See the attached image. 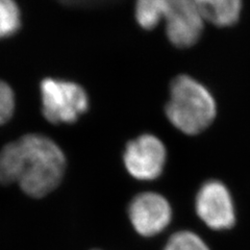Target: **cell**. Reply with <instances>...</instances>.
Masks as SVG:
<instances>
[{"label": "cell", "mask_w": 250, "mask_h": 250, "mask_svg": "<svg viewBox=\"0 0 250 250\" xmlns=\"http://www.w3.org/2000/svg\"><path fill=\"white\" fill-rule=\"evenodd\" d=\"M165 113L176 129L188 136H196L214 122L217 104L205 84L190 75L181 74L170 83Z\"/></svg>", "instance_id": "3957f363"}, {"label": "cell", "mask_w": 250, "mask_h": 250, "mask_svg": "<svg viewBox=\"0 0 250 250\" xmlns=\"http://www.w3.org/2000/svg\"><path fill=\"white\" fill-rule=\"evenodd\" d=\"M21 26V12L15 0H0V39L10 38Z\"/></svg>", "instance_id": "9c48e42d"}, {"label": "cell", "mask_w": 250, "mask_h": 250, "mask_svg": "<svg viewBox=\"0 0 250 250\" xmlns=\"http://www.w3.org/2000/svg\"><path fill=\"white\" fill-rule=\"evenodd\" d=\"M163 250H209V248L197 233L181 230L172 234Z\"/></svg>", "instance_id": "30bf717a"}, {"label": "cell", "mask_w": 250, "mask_h": 250, "mask_svg": "<svg viewBox=\"0 0 250 250\" xmlns=\"http://www.w3.org/2000/svg\"><path fill=\"white\" fill-rule=\"evenodd\" d=\"M135 18L145 30L165 22L168 40L177 48L194 46L205 28V20L194 0H136Z\"/></svg>", "instance_id": "7a4b0ae2"}, {"label": "cell", "mask_w": 250, "mask_h": 250, "mask_svg": "<svg viewBox=\"0 0 250 250\" xmlns=\"http://www.w3.org/2000/svg\"><path fill=\"white\" fill-rule=\"evenodd\" d=\"M16 107L15 93L11 85L0 81V125L5 124L13 117Z\"/></svg>", "instance_id": "8fae6325"}, {"label": "cell", "mask_w": 250, "mask_h": 250, "mask_svg": "<svg viewBox=\"0 0 250 250\" xmlns=\"http://www.w3.org/2000/svg\"><path fill=\"white\" fill-rule=\"evenodd\" d=\"M203 20L218 27H229L241 17L243 0H194Z\"/></svg>", "instance_id": "ba28073f"}, {"label": "cell", "mask_w": 250, "mask_h": 250, "mask_svg": "<svg viewBox=\"0 0 250 250\" xmlns=\"http://www.w3.org/2000/svg\"><path fill=\"white\" fill-rule=\"evenodd\" d=\"M58 1L68 6L88 9V7H98L112 4L118 1V0H58Z\"/></svg>", "instance_id": "7c38bea8"}, {"label": "cell", "mask_w": 250, "mask_h": 250, "mask_svg": "<svg viewBox=\"0 0 250 250\" xmlns=\"http://www.w3.org/2000/svg\"><path fill=\"white\" fill-rule=\"evenodd\" d=\"M42 113L53 124H71L88 111V93L77 83L47 77L41 82Z\"/></svg>", "instance_id": "277c9868"}, {"label": "cell", "mask_w": 250, "mask_h": 250, "mask_svg": "<svg viewBox=\"0 0 250 250\" xmlns=\"http://www.w3.org/2000/svg\"><path fill=\"white\" fill-rule=\"evenodd\" d=\"M66 166V156L53 140L27 134L0 150V184L18 183L28 196L44 197L61 184Z\"/></svg>", "instance_id": "6da1fadb"}, {"label": "cell", "mask_w": 250, "mask_h": 250, "mask_svg": "<svg viewBox=\"0 0 250 250\" xmlns=\"http://www.w3.org/2000/svg\"><path fill=\"white\" fill-rule=\"evenodd\" d=\"M166 162V146L152 134H143L130 140L123 151L124 167L138 181L149 182L160 177Z\"/></svg>", "instance_id": "5b68a950"}, {"label": "cell", "mask_w": 250, "mask_h": 250, "mask_svg": "<svg viewBox=\"0 0 250 250\" xmlns=\"http://www.w3.org/2000/svg\"><path fill=\"white\" fill-rule=\"evenodd\" d=\"M200 220L214 230H226L236 223V208L231 194L223 183L210 179L203 184L195 198Z\"/></svg>", "instance_id": "8992f818"}, {"label": "cell", "mask_w": 250, "mask_h": 250, "mask_svg": "<svg viewBox=\"0 0 250 250\" xmlns=\"http://www.w3.org/2000/svg\"><path fill=\"white\" fill-rule=\"evenodd\" d=\"M128 218L142 237H153L165 230L172 220V208L167 198L155 192L140 193L128 206Z\"/></svg>", "instance_id": "52a82bcc"}]
</instances>
